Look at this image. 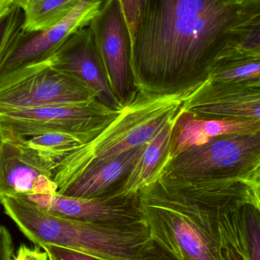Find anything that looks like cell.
Returning a JSON list of instances; mask_svg holds the SVG:
<instances>
[{"mask_svg":"<svg viewBox=\"0 0 260 260\" xmlns=\"http://www.w3.org/2000/svg\"><path fill=\"white\" fill-rule=\"evenodd\" d=\"M260 15V0H139L130 69L136 85L206 79L236 27Z\"/></svg>","mask_w":260,"mask_h":260,"instance_id":"obj_1","label":"cell"},{"mask_svg":"<svg viewBox=\"0 0 260 260\" xmlns=\"http://www.w3.org/2000/svg\"><path fill=\"white\" fill-rule=\"evenodd\" d=\"M203 82H189L169 91L138 87L123 101L120 114L97 136L58 162L53 177L58 193L88 170L151 142L177 117L185 101Z\"/></svg>","mask_w":260,"mask_h":260,"instance_id":"obj_2","label":"cell"},{"mask_svg":"<svg viewBox=\"0 0 260 260\" xmlns=\"http://www.w3.org/2000/svg\"><path fill=\"white\" fill-rule=\"evenodd\" d=\"M5 213L37 247L59 246L106 260H133L151 242L145 223L108 225L51 215L18 197H1Z\"/></svg>","mask_w":260,"mask_h":260,"instance_id":"obj_3","label":"cell"},{"mask_svg":"<svg viewBox=\"0 0 260 260\" xmlns=\"http://www.w3.org/2000/svg\"><path fill=\"white\" fill-rule=\"evenodd\" d=\"M259 169L257 129L219 135L191 146L171 160L159 177L247 183Z\"/></svg>","mask_w":260,"mask_h":260,"instance_id":"obj_4","label":"cell"},{"mask_svg":"<svg viewBox=\"0 0 260 260\" xmlns=\"http://www.w3.org/2000/svg\"><path fill=\"white\" fill-rule=\"evenodd\" d=\"M123 105V103H122ZM99 100L85 105L0 108L4 139H27L47 133H100L121 111Z\"/></svg>","mask_w":260,"mask_h":260,"instance_id":"obj_5","label":"cell"},{"mask_svg":"<svg viewBox=\"0 0 260 260\" xmlns=\"http://www.w3.org/2000/svg\"><path fill=\"white\" fill-rule=\"evenodd\" d=\"M50 58L2 80L0 108L67 106L97 100L85 84L53 68Z\"/></svg>","mask_w":260,"mask_h":260,"instance_id":"obj_6","label":"cell"},{"mask_svg":"<svg viewBox=\"0 0 260 260\" xmlns=\"http://www.w3.org/2000/svg\"><path fill=\"white\" fill-rule=\"evenodd\" d=\"M106 0H82L63 20L50 28L22 31L0 63V82L18 72L48 60L75 32L89 26Z\"/></svg>","mask_w":260,"mask_h":260,"instance_id":"obj_7","label":"cell"},{"mask_svg":"<svg viewBox=\"0 0 260 260\" xmlns=\"http://www.w3.org/2000/svg\"><path fill=\"white\" fill-rule=\"evenodd\" d=\"M151 238L180 260H223L221 252L186 215L139 193Z\"/></svg>","mask_w":260,"mask_h":260,"instance_id":"obj_8","label":"cell"},{"mask_svg":"<svg viewBox=\"0 0 260 260\" xmlns=\"http://www.w3.org/2000/svg\"><path fill=\"white\" fill-rule=\"evenodd\" d=\"M138 195L126 199H85L56 192L18 198L51 215L67 219L108 225H133L145 223Z\"/></svg>","mask_w":260,"mask_h":260,"instance_id":"obj_9","label":"cell"},{"mask_svg":"<svg viewBox=\"0 0 260 260\" xmlns=\"http://www.w3.org/2000/svg\"><path fill=\"white\" fill-rule=\"evenodd\" d=\"M108 83L123 102L129 78L131 38L120 0H106L90 23Z\"/></svg>","mask_w":260,"mask_h":260,"instance_id":"obj_10","label":"cell"},{"mask_svg":"<svg viewBox=\"0 0 260 260\" xmlns=\"http://www.w3.org/2000/svg\"><path fill=\"white\" fill-rule=\"evenodd\" d=\"M56 165L18 139H4L0 149V197L57 192Z\"/></svg>","mask_w":260,"mask_h":260,"instance_id":"obj_11","label":"cell"},{"mask_svg":"<svg viewBox=\"0 0 260 260\" xmlns=\"http://www.w3.org/2000/svg\"><path fill=\"white\" fill-rule=\"evenodd\" d=\"M181 109L206 120L260 121V84L204 82Z\"/></svg>","mask_w":260,"mask_h":260,"instance_id":"obj_12","label":"cell"},{"mask_svg":"<svg viewBox=\"0 0 260 260\" xmlns=\"http://www.w3.org/2000/svg\"><path fill=\"white\" fill-rule=\"evenodd\" d=\"M53 68L82 82L95 94L98 100L118 108L119 100L107 81L102 59L89 26L72 35L50 58Z\"/></svg>","mask_w":260,"mask_h":260,"instance_id":"obj_13","label":"cell"},{"mask_svg":"<svg viewBox=\"0 0 260 260\" xmlns=\"http://www.w3.org/2000/svg\"><path fill=\"white\" fill-rule=\"evenodd\" d=\"M257 129H260V121L256 120H206L180 109L174 121L166 154L152 182L158 178L171 160L191 146L204 143L219 135Z\"/></svg>","mask_w":260,"mask_h":260,"instance_id":"obj_14","label":"cell"},{"mask_svg":"<svg viewBox=\"0 0 260 260\" xmlns=\"http://www.w3.org/2000/svg\"><path fill=\"white\" fill-rule=\"evenodd\" d=\"M146 145L133 148L109 161L88 170L60 195L85 199L111 197L114 185L129 174Z\"/></svg>","mask_w":260,"mask_h":260,"instance_id":"obj_15","label":"cell"},{"mask_svg":"<svg viewBox=\"0 0 260 260\" xmlns=\"http://www.w3.org/2000/svg\"><path fill=\"white\" fill-rule=\"evenodd\" d=\"M175 119L165 125L147 144L143 152L125 177L123 183L110 197L111 198H133L152 182L166 154Z\"/></svg>","mask_w":260,"mask_h":260,"instance_id":"obj_16","label":"cell"},{"mask_svg":"<svg viewBox=\"0 0 260 260\" xmlns=\"http://www.w3.org/2000/svg\"><path fill=\"white\" fill-rule=\"evenodd\" d=\"M206 79L217 83L260 84V55L224 53L211 66Z\"/></svg>","mask_w":260,"mask_h":260,"instance_id":"obj_17","label":"cell"},{"mask_svg":"<svg viewBox=\"0 0 260 260\" xmlns=\"http://www.w3.org/2000/svg\"><path fill=\"white\" fill-rule=\"evenodd\" d=\"M82 0H28L23 6L25 32L44 30L67 18Z\"/></svg>","mask_w":260,"mask_h":260,"instance_id":"obj_18","label":"cell"},{"mask_svg":"<svg viewBox=\"0 0 260 260\" xmlns=\"http://www.w3.org/2000/svg\"><path fill=\"white\" fill-rule=\"evenodd\" d=\"M99 134L96 133H54L18 139L56 165L69 153L92 140Z\"/></svg>","mask_w":260,"mask_h":260,"instance_id":"obj_19","label":"cell"},{"mask_svg":"<svg viewBox=\"0 0 260 260\" xmlns=\"http://www.w3.org/2000/svg\"><path fill=\"white\" fill-rule=\"evenodd\" d=\"M241 254L244 260H260V212L254 201L239 210Z\"/></svg>","mask_w":260,"mask_h":260,"instance_id":"obj_20","label":"cell"},{"mask_svg":"<svg viewBox=\"0 0 260 260\" xmlns=\"http://www.w3.org/2000/svg\"><path fill=\"white\" fill-rule=\"evenodd\" d=\"M233 36L232 44L224 53L238 52L260 55V15L236 27Z\"/></svg>","mask_w":260,"mask_h":260,"instance_id":"obj_21","label":"cell"},{"mask_svg":"<svg viewBox=\"0 0 260 260\" xmlns=\"http://www.w3.org/2000/svg\"><path fill=\"white\" fill-rule=\"evenodd\" d=\"M24 11L19 6L12 8L0 19V63L9 47L22 31Z\"/></svg>","mask_w":260,"mask_h":260,"instance_id":"obj_22","label":"cell"},{"mask_svg":"<svg viewBox=\"0 0 260 260\" xmlns=\"http://www.w3.org/2000/svg\"><path fill=\"white\" fill-rule=\"evenodd\" d=\"M41 248L47 252L49 258L53 260H106L89 253L59 246L47 244Z\"/></svg>","mask_w":260,"mask_h":260,"instance_id":"obj_23","label":"cell"},{"mask_svg":"<svg viewBox=\"0 0 260 260\" xmlns=\"http://www.w3.org/2000/svg\"><path fill=\"white\" fill-rule=\"evenodd\" d=\"M133 260H180L154 240Z\"/></svg>","mask_w":260,"mask_h":260,"instance_id":"obj_24","label":"cell"},{"mask_svg":"<svg viewBox=\"0 0 260 260\" xmlns=\"http://www.w3.org/2000/svg\"><path fill=\"white\" fill-rule=\"evenodd\" d=\"M40 248L41 247H39L30 248L24 244H21L12 260H49L47 252L44 250L42 251Z\"/></svg>","mask_w":260,"mask_h":260,"instance_id":"obj_25","label":"cell"},{"mask_svg":"<svg viewBox=\"0 0 260 260\" xmlns=\"http://www.w3.org/2000/svg\"><path fill=\"white\" fill-rule=\"evenodd\" d=\"M123 14L129 27L130 36L133 34L137 20L139 0H120Z\"/></svg>","mask_w":260,"mask_h":260,"instance_id":"obj_26","label":"cell"},{"mask_svg":"<svg viewBox=\"0 0 260 260\" xmlns=\"http://www.w3.org/2000/svg\"><path fill=\"white\" fill-rule=\"evenodd\" d=\"M13 241L7 229L0 225V260H12L14 256Z\"/></svg>","mask_w":260,"mask_h":260,"instance_id":"obj_27","label":"cell"},{"mask_svg":"<svg viewBox=\"0 0 260 260\" xmlns=\"http://www.w3.org/2000/svg\"><path fill=\"white\" fill-rule=\"evenodd\" d=\"M247 183L251 189L255 204L260 212V169Z\"/></svg>","mask_w":260,"mask_h":260,"instance_id":"obj_28","label":"cell"},{"mask_svg":"<svg viewBox=\"0 0 260 260\" xmlns=\"http://www.w3.org/2000/svg\"><path fill=\"white\" fill-rule=\"evenodd\" d=\"M223 260H244L239 252L232 247H228L221 251Z\"/></svg>","mask_w":260,"mask_h":260,"instance_id":"obj_29","label":"cell"},{"mask_svg":"<svg viewBox=\"0 0 260 260\" xmlns=\"http://www.w3.org/2000/svg\"><path fill=\"white\" fill-rule=\"evenodd\" d=\"M15 6H19L18 0H0V19Z\"/></svg>","mask_w":260,"mask_h":260,"instance_id":"obj_30","label":"cell"},{"mask_svg":"<svg viewBox=\"0 0 260 260\" xmlns=\"http://www.w3.org/2000/svg\"><path fill=\"white\" fill-rule=\"evenodd\" d=\"M3 142H4V136H3V131H2L1 127H0V149H1Z\"/></svg>","mask_w":260,"mask_h":260,"instance_id":"obj_31","label":"cell"},{"mask_svg":"<svg viewBox=\"0 0 260 260\" xmlns=\"http://www.w3.org/2000/svg\"><path fill=\"white\" fill-rule=\"evenodd\" d=\"M27 1H28V0H18V4H19V6H21V8L26 4Z\"/></svg>","mask_w":260,"mask_h":260,"instance_id":"obj_32","label":"cell"},{"mask_svg":"<svg viewBox=\"0 0 260 260\" xmlns=\"http://www.w3.org/2000/svg\"><path fill=\"white\" fill-rule=\"evenodd\" d=\"M49 260H53V259H50V258H49Z\"/></svg>","mask_w":260,"mask_h":260,"instance_id":"obj_33","label":"cell"}]
</instances>
